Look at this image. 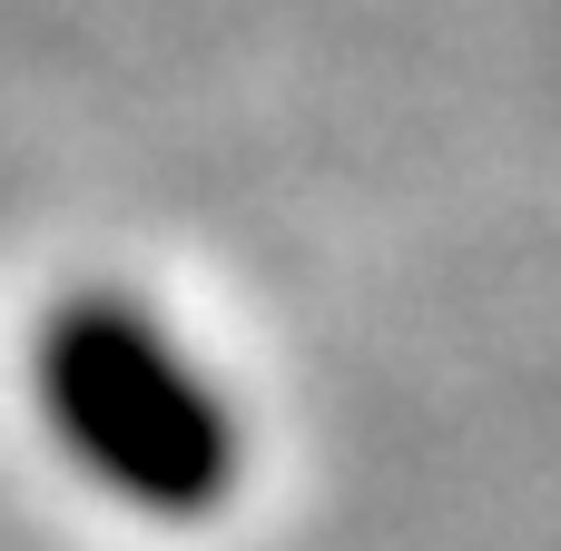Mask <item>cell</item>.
Masks as SVG:
<instances>
[{"label": "cell", "instance_id": "cell-1", "mask_svg": "<svg viewBox=\"0 0 561 551\" xmlns=\"http://www.w3.org/2000/svg\"><path fill=\"white\" fill-rule=\"evenodd\" d=\"M39 384H49V414L69 424V444L89 463H108V483H138V493L207 483V414L148 355V335H128L118 315H69L39 355Z\"/></svg>", "mask_w": 561, "mask_h": 551}]
</instances>
